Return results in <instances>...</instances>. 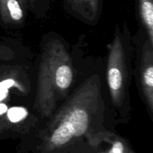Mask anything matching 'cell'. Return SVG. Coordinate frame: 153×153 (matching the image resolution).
Listing matches in <instances>:
<instances>
[{"mask_svg": "<svg viewBox=\"0 0 153 153\" xmlns=\"http://www.w3.org/2000/svg\"><path fill=\"white\" fill-rule=\"evenodd\" d=\"M70 10L88 22L98 19L102 0H64Z\"/></svg>", "mask_w": 153, "mask_h": 153, "instance_id": "cell-6", "label": "cell"}, {"mask_svg": "<svg viewBox=\"0 0 153 153\" xmlns=\"http://www.w3.org/2000/svg\"><path fill=\"white\" fill-rule=\"evenodd\" d=\"M19 73L13 70L4 71L0 70V89H17L23 92L26 88L22 85Z\"/></svg>", "mask_w": 153, "mask_h": 153, "instance_id": "cell-8", "label": "cell"}, {"mask_svg": "<svg viewBox=\"0 0 153 153\" xmlns=\"http://www.w3.org/2000/svg\"><path fill=\"white\" fill-rule=\"evenodd\" d=\"M70 153H94V152L86 141H82L76 146Z\"/></svg>", "mask_w": 153, "mask_h": 153, "instance_id": "cell-11", "label": "cell"}, {"mask_svg": "<svg viewBox=\"0 0 153 153\" xmlns=\"http://www.w3.org/2000/svg\"><path fill=\"white\" fill-rule=\"evenodd\" d=\"M107 84L111 102L122 119L130 113V93L133 74L132 58L134 44L128 26L115 28L112 41L108 46Z\"/></svg>", "mask_w": 153, "mask_h": 153, "instance_id": "cell-3", "label": "cell"}, {"mask_svg": "<svg viewBox=\"0 0 153 153\" xmlns=\"http://www.w3.org/2000/svg\"><path fill=\"white\" fill-rule=\"evenodd\" d=\"M15 53L13 49L4 45L0 44V60L9 61L14 58Z\"/></svg>", "mask_w": 153, "mask_h": 153, "instance_id": "cell-10", "label": "cell"}, {"mask_svg": "<svg viewBox=\"0 0 153 153\" xmlns=\"http://www.w3.org/2000/svg\"><path fill=\"white\" fill-rule=\"evenodd\" d=\"M134 52L133 76L139 94L153 118V43L141 28L136 38H132Z\"/></svg>", "mask_w": 153, "mask_h": 153, "instance_id": "cell-4", "label": "cell"}, {"mask_svg": "<svg viewBox=\"0 0 153 153\" xmlns=\"http://www.w3.org/2000/svg\"><path fill=\"white\" fill-rule=\"evenodd\" d=\"M100 85L99 77L91 76L52 114L39 134L37 153H70L90 134L104 130Z\"/></svg>", "mask_w": 153, "mask_h": 153, "instance_id": "cell-1", "label": "cell"}, {"mask_svg": "<svg viewBox=\"0 0 153 153\" xmlns=\"http://www.w3.org/2000/svg\"><path fill=\"white\" fill-rule=\"evenodd\" d=\"M28 111L26 108L23 107H13L9 108L6 114V120L7 124V137L10 136V133L13 131V128L16 124L20 123L28 117Z\"/></svg>", "mask_w": 153, "mask_h": 153, "instance_id": "cell-9", "label": "cell"}, {"mask_svg": "<svg viewBox=\"0 0 153 153\" xmlns=\"http://www.w3.org/2000/svg\"><path fill=\"white\" fill-rule=\"evenodd\" d=\"M72 60L64 43L58 39L46 42L39 65L34 108L44 118H49L73 82Z\"/></svg>", "mask_w": 153, "mask_h": 153, "instance_id": "cell-2", "label": "cell"}, {"mask_svg": "<svg viewBox=\"0 0 153 153\" xmlns=\"http://www.w3.org/2000/svg\"><path fill=\"white\" fill-rule=\"evenodd\" d=\"M85 141L94 153H137L126 138L105 129L90 134Z\"/></svg>", "mask_w": 153, "mask_h": 153, "instance_id": "cell-5", "label": "cell"}, {"mask_svg": "<svg viewBox=\"0 0 153 153\" xmlns=\"http://www.w3.org/2000/svg\"><path fill=\"white\" fill-rule=\"evenodd\" d=\"M4 1V0H0V1ZM19 1H20L23 4H25L27 8H29V7H35L36 5L40 4L42 0H19Z\"/></svg>", "mask_w": 153, "mask_h": 153, "instance_id": "cell-12", "label": "cell"}, {"mask_svg": "<svg viewBox=\"0 0 153 153\" xmlns=\"http://www.w3.org/2000/svg\"><path fill=\"white\" fill-rule=\"evenodd\" d=\"M137 4L142 28L153 43V0H137Z\"/></svg>", "mask_w": 153, "mask_h": 153, "instance_id": "cell-7", "label": "cell"}]
</instances>
